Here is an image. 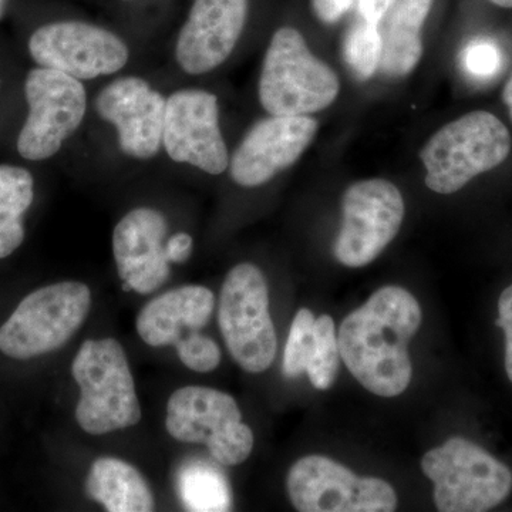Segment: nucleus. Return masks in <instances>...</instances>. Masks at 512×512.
I'll return each mask as SVG.
<instances>
[{
  "label": "nucleus",
  "mask_w": 512,
  "mask_h": 512,
  "mask_svg": "<svg viewBox=\"0 0 512 512\" xmlns=\"http://www.w3.org/2000/svg\"><path fill=\"white\" fill-rule=\"evenodd\" d=\"M420 325L421 309L412 293L384 286L343 320L340 359L369 392L399 396L412 382L409 343Z\"/></svg>",
  "instance_id": "f257e3e1"
},
{
  "label": "nucleus",
  "mask_w": 512,
  "mask_h": 512,
  "mask_svg": "<svg viewBox=\"0 0 512 512\" xmlns=\"http://www.w3.org/2000/svg\"><path fill=\"white\" fill-rule=\"evenodd\" d=\"M72 373L80 389L76 420L87 434L104 436L140 423L136 383L116 339L86 340L74 357Z\"/></svg>",
  "instance_id": "f03ea898"
},
{
  "label": "nucleus",
  "mask_w": 512,
  "mask_h": 512,
  "mask_svg": "<svg viewBox=\"0 0 512 512\" xmlns=\"http://www.w3.org/2000/svg\"><path fill=\"white\" fill-rule=\"evenodd\" d=\"M339 90L336 73L312 55L298 30H276L259 77V101L269 116L318 113L333 104Z\"/></svg>",
  "instance_id": "7ed1b4c3"
},
{
  "label": "nucleus",
  "mask_w": 512,
  "mask_h": 512,
  "mask_svg": "<svg viewBox=\"0 0 512 512\" xmlns=\"http://www.w3.org/2000/svg\"><path fill=\"white\" fill-rule=\"evenodd\" d=\"M510 131L494 114L473 111L440 128L420 151L426 185L453 194L477 175L494 170L510 156Z\"/></svg>",
  "instance_id": "20e7f679"
},
{
  "label": "nucleus",
  "mask_w": 512,
  "mask_h": 512,
  "mask_svg": "<svg viewBox=\"0 0 512 512\" xmlns=\"http://www.w3.org/2000/svg\"><path fill=\"white\" fill-rule=\"evenodd\" d=\"M421 468L433 481L434 503L441 512L490 511L512 491L510 468L463 437L424 454Z\"/></svg>",
  "instance_id": "39448f33"
},
{
  "label": "nucleus",
  "mask_w": 512,
  "mask_h": 512,
  "mask_svg": "<svg viewBox=\"0 0 512 512\" xmlns=\"http://www.w3.org/2000/svg\"><path fill=\"white\" fill-rule=\"evenodd\" d=\"M90 308L92 292L82 282L37 289L0 328V352L25 360L60 349L82 328Z\"/></svg>",
  "instance_id": "423d86ee"
},
{
  "label": "nucleus",
  "mask_w": 512,
  "mask_h": 512,
  "mask_svg": "<svg viewBox=\"0 0 512 512\" xmlns=\"http://www.w3.org/2000/svg\"><path fill=\"white\" fill-rule=\"evenodd\" d=\"M218 323L229 355L245 372L262 373L274 363L278 338L269 313V289L258 266L232 268L221 288Z\"/></svg>",
  "instance_id": "0eeeda50"
},
{
  "label": "nucleus",
  "mask_w": 512,
  "mask_h": 512,
  "mask_svg": "<svg viewBox=\"0 0 512 512\" xmlns=\"http://www.w3.org/2000/svg\"><path fill=\"white\" fill-rule=\"evenodd\" d=\"M165 429L181 443L204 444L224 466L244 463L254 448V433L242 423L234 397L211 387L185 386L174 392Z\"/></svg>",
  "instance_id": "6e6552de"
},
{
  "label": "nucleus",
  "mask_w": 512,
  "mask_h": 512,
  "mask_svg": "<svg viewBox=\"0 0 512 512\" xmlns=\"http://www.w3.org/2000/svg\"><path fill=\"white\" fill-rule=\"evenodd\" d=\"M25 96L29 116L18 137L19 154L25 160H47L83 123L86 89L82 80L39 66L26 77Z\"/></svg>",
  "instance_id": "1a4fd4ad"
},
{
  "label": "nucleus",
  "mask_w": 512,
  "mask_h": 512,
  "mask_svg": "<svg viewBox=\"0 0 512 512\" xmlns=\"http://www.w3.org/2000/svg\"><path fill=\"white\" fill-rule=\"evenodd\" d=\"M286 488L293 507L301 512H392L397 507L396 491L387 481L356 476L323 456L296 461Z\"/></svg>",
  "instance_id": "9d476101"
},
{
  "label": "nucleus",
  "mask_w": 512,
  "mask_h": 512,
  "mask_svg": "<svg viewBox=\"0 0 512 512\" xmlns=\"http://www.w3.org/2000/svg\"><path fill=\"white\" fill-rule=\"evenodd\" d=\"M342 214L333 251L340 264L362 268L375 261L399 234L404 201L396 185L373 178L350 185L343 195Z\"/></svg>",
  "instance_id": "9b49d317"
},
{
  "label": "nucleus",
  "mask_w": 512,
  "mask_h": 512,
  "mask_svg": "<svg viewBox=\"0 0 512 512\" xmlns=\"http://www.w3.org/2000/svg\"><path fill=\"white\" fill-rule=\"evenodd\" d=\"M30 56L40 67L57 70L77 80L110 76L123 69L130 52L119 36L90 23H50L33 33Z\"/></svg>",
  "instance_id": "f8f14e48"
},
{
  "label": "nucleus",
  "mask_w": 512,
  "mask_h": 512,
  "mask_svg": "<svg viewBox=\"0 0 512 512\" xmlns=\"http://www.w3.org/2000/svg\"><path fill=\"white\" fill-rule=\"evenodd\" d=\"M163 147L175 163L220 175L229 157L220 128V107L215 94L200 89L178 90L167 99Z\"/></svg>",
  "instance_id": "ddd939ff"
},
{
  "label": "nucleus",
  "mask_w": 512,
  "mask_h": 512,
  "mask_svg": "<svg viewBox=\"0 0 512 512\" xmlns=\"http://www.w3.org/2000/svg\"><path fill=\"white\" fill-rule=\"evenodd\" d=\"M318 121L309 116H271L256 123L229 161L238 185L255 188L291 167L311 146Z\"/></svg>",
  "instance_id": "4468645a"
},
{
  "label": "nucleus",
  "mask_w": 512,
  "mask_h": 512,
  "mask_svg": "<svg viewBox=\"0 0 512 512\" xmlns=\"http://www.w3.org/2000/svg\"><path fill=\"white\" fill-rule=\"evenodd\" d=\"M165 109L163 94L134 76L114 80L96 99L101 119L116 127L121 151L138 160L153 158L163 146Z\"/></svg>",
  "instance_id": "2eb2a0df"
},
{
  "label": "nucleus",
  "mask_w": 512,
  "mask_h": 512,
  "mask_svg": "<svg viewBox=\"0 0 512 512\" xmlns=\"http://www.w3.org/2000/svg\"><path fill=\"white\" fill-rule=\"evenodd\" d=\"M248 0H194L175 46L185 73L198 76L220 67L244 30Z\"/></svg>",
  "instance_id": "dca6fc26"
},
{
  "label": "nucleus",
  "mask_w": 512,
  "mask_h": 512,
  "mask_svg": "<svg viewBox=\"0 0 512 512\" xmlns=\"http://www.w3.org/2000/svg\"><path fill=\"white\" fill-rule=\"evenodd\" d=\"M167 231L164 215L153 208H136L121 218L113 232V254L124 291L147 295L167 282Z\"/></svg>",
  "instance_id": "f3484780"
},
{
  "label": "nucleus",
  "mask_w": 512,
  "mask_h": 512,
  "mask_svg": "<svg viewBox=\"0 0 512 512\" xmlns=\"http://www.w3.org/2000/svg\"><path fill=\"white\" fill-rule=\"evenodd\" d=\"M215 296L205 286L190 285L165 292L141 309L136 326L148 346H177L210 322Z\"/></svg>",
  "instance_id": "a211bd4d"
},
{
  "label": "nucleus",
  "mask_w": 512,
  "mask_h": 512,
  "mask_svg": "<svg viewBox=\"0 0 512 512\" xmlns=\"http://www.w3.org/2000/svg\"><path fill=\"white\" fill-rule=\"evenodd\" d=\"M86 491L110 512H150L156 507L154 495L140 471L119 458L94 461Z\"/></svg>",
  "instance_id": "6ab92c4d"
},
{
  "label": "nucleus",
  "mask_w": 512,
  "mask_h": 512,
  "mask_svg": "<svg viewBox=\"0 0 512 512\" xmlns=\"http://www.w3.org/2000/svg\"><path fill=\"white\" fill-rule=\"evenodd\" d=\"M433 0H399L390 15L382 37L379 67L389 77H403L413 72L423 55L420 32Z\"/></svg>",
  "instance_id": "aec40b11"
},
{
  "label": "nucleus",
  "mask_w": 512,
  "mask_h": 512,
  "mask_svg": "<svg viewBox=\"0 0 512 512\" xmlns=\"http://www.w3.org/2000/svg\"><path fill=\"white\" fill-rule=\"evenodd\" d=\"M35 197V181L26 168L0 165V259L12 255L25 239L23 215Z\"/></svg>",
  "instance_id": "412c9836"
},
{
  "label": "nucleus",
  "mask_w": 512,
  "mask_h": 512,
  "mask_svg": "<svg viewBox=\"0 0 512 512\" xmlns=\"http://www.w3.org/2000/svg\"><path fill=\"white\" fill-rule=\"evenodd\" d=\"M178 493L188 511L231 510L232 495L228 478L220 468L207 461L194 460L181 468Z\"/></svg>",
  "instance_id": "4be33fe9"
},
{
  "label": "nucleus",
  "mask_w": 512,
  "mask_h": 512,
  "mask_svg": "<svg viewBox=\"0 0 512 512\" xmlns=\"http://www.w3.org/2000/svg\"><path fill=\"white\" fill-rule=\"evenodd\" d=\"M340 350L336 326L329 315L315 320V345L311 363L306 373L312 386L318 390H328L335 383L339 372Z\"/></svg>",
  "instance_id": "5701e85b"
},
{
  "label": "nucleus",
  "mask_w": 512,
  "mask_h": 512,
  "mask_svg": "<svg viewBox=\"0 0 512 512\" xmlns=\"http://www.w3.org/2000/svg\"><path fill=\"white\" fill-rule=\"evenodd\" d=\"M383 40L376 25L356 23L343 42V57L359 80H367L379 69Z\"/></svg>",
  "instance_id": "b1692460"
},
{
  "label": "nucleus",
  "mask_w": 512,
  "mask_h": 512,
  "mask_svg": "<svg viewBox=\"0 0 512 512\" xmlns=\"http://www.w3.org/2000/svg\"><path fill=\"white\" fill-rule=\"evenodd\" d=\"M315 315L309 309L296 313L286 340L282 372L288 379L306 373L315 345Z\"/></svg>",
  "instance_id": "393cba45"
},
{
  "label": "nucleus",
  "mask_w": 512,
  "mask_h": 512,
  "mask_svg": "<svg viewBox=\"0 0 512 512\" xmlns=\"http://www.w3.org/2000/svg\"><path fill=\"white\" fill-rule=\"evenodd\" d=\"M460 63L468 77L488 82L503 70V49L490 37H476L461 50Z\"/></svg>",
  "instance_id": "a878e982"
},
{
  "label": "nucleus",
  "mask_w": 512,
  "mask_h": 512,
  "mask_svg": "<svg viewBox=\"0 0 512 512\" xmlns=\"http://www.w3.org/2000/svg\"><path fill=\"white\" fill-rule=\"evenodd\" d=\"M185 367L197 373H210L221 363V350L208 336L195 333L175 346Z\"/></svg>",
  "instance_id": "bb28decb"
},
{
  "label": "nucleus",
  "mask_w": 512,
  "mask_h": 512,
  "mask_svg": "<svg viewBox=\"0 0 512 512\" xmlns=\"http://www.w3.org/2000/svg\"><path fill=\"white\" fill-rule=\"evenodd\" d=\"M495 325L505 333V370L512 383V285L501 293Z\"/></svg>",
  "instance_id": "cd10ccee"
},
{
  "label": "nucleus",
  "mask_w": 512,
  "mask_h": 512,
  "mask_svg": "<svg viewBox=\"0 0 512 512\" xmlns=\"http://www.w3.org/2000/svg\"><path fill=\"white\" fill-rule=\"evenodd\" d=\"M192 238L187 232H178L173 237L168 239L165 244V254H167L168 261L173 264H183L188 261L192 254Z\"/></svg>",
  "instance_id": "c85d7f7f"
},
{
  "label": "nucleus",
  "mask_w": 512,
  "mask_h": 512,
  "mask_svg": "<svg viewBox=\"0 0 512 512\" xmlns=\"http://www.w3.org/2000/svg\"><path fill=\"white\" fill-rule=\"evenodd\" d=\"M353 0H313V9L322 22H338L352 6Z\"/></svg>",
  "instance_id": "c756f323"
},
{
  "label": "nucleus",
  "mask_w": 512,
  "mask_h": 512,
  "mask_svg": "<svg viewBox=\"0 0 512 512\" xmlns=\"http://www.w3.org/2000/svg\"><path fill=\"white\" fill-rule=\"evenodd\" d=\"M393 3L394 0H359L360 16L365 22L377 26Z\"/></svg>",
  "instance_id": "7c9ffc66"
},
{
  "label": "nucleus",
  "mask_w": 512,
  "mask_h": 512,
  "mask_svg": "<svg viewBox=\"0 0 512 512\" xmlns=\"http://www.w3.org/2000/svg\"><path fill=\"white\" fill-rule=\"evenodd\" d=\"M503 100L504 103L507 104L508 110H510V116L512 120V74L510 79H508L507 84H505Z\"/></svg>",
  "instance_id": "2f4dec72"
},
{
  "label": "nucleus",
  "mask_w": 512,
  "mask_h": 512,
  "mask_svg": "<svg viewBox=\"0 0 512 512\" xmlns=\"http://www.w3.org/2000/svg\"><path fill=\"white\" fill-rule=\"evenodd\" d=\"M494 5L501 6V8L512 9V0H490Z\"/></svg>",
  "instance_id": "473e14b6"
},
{
  "label": "nucleus",
  "mask_w": 512,
  "mask_h": 512,
  "mask_svg": "<svg viewBox=\"0 0 512 512\" xmlns=\"http://www.w3.org/2000/svg\"><path fill=\"white\" fill-rule=\"evenodd\" d=\"M6 0H0V18H2L3 12H5Z\"/></svg>",
  "instance_id": "72a5a7b5"
}]
</instances>
